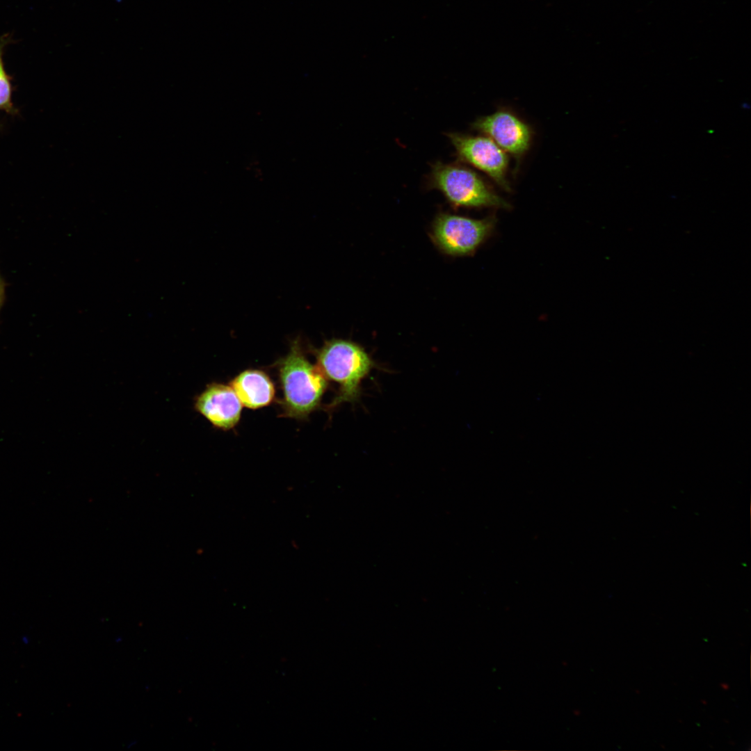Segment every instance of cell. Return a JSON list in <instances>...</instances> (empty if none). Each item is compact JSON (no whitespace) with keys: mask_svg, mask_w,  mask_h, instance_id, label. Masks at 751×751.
Returning <instances> with one entry per match:
<instances>
[{"mask_svg":"<svg viewBox=\"0 0 751 751\" xmlns=\"http://www.w3.org/2000/svg\"><path fill=\"white\" fill-rule=\"evenodd\" d=\"M279 367L285 415L307 417L319 405L328 386L326 378L317 365L307 359L298 339L292 342Z\"/></svg>","mask_w":751,"mask_h":751,"instance_id":"1","label":"cell"},{"mask_svg":"<svg viewBox=\"0 0 751 751\" xmlns=\"http://www.w3.org/2000/svg\"><path fill=\"white\" fill-rule=\"evenodd\" d=\"M315 355L317 366L326 379L339 385L330 407L357 401L361 394L362 380L374 366V362L366 350L352 341L332 339L316 350Z\"/></svg>","mask_w":751,"mask_h":751,"instance_id":"2","label":"cell"},{"mask_svg":"<svg viewBox=\"0 0 751 751\" xmlns=\"http://www.w3.org/2000/svg\"><path fill=\"white\" fill-rule=\"evenodd\" d=\"M428 185L439 190L455 209L510 207L478 174L460 164L435 163Z\"/></svg>","mask_w":751,"mask_h":751,"instance_id":"3","label":"cell"},{"mask_svg":"<svg viewBox=\"0 0 751 751\" xmlns=\"http://www.w3.org/2000/svg\"><path fill=\"white\" fill-rule=\"evenodd\" d=\"M494 217L474 219L440 212L432 223L430 238L437 249L452 257L471 255L490 236Z\"/></svg>","mask_w":751,"mask_h":751,"instance_id":"4","label":"cell"},{"mask_svg":"<svg viewBox=\"0 0 751 751\" xmlns=\"http://www.w3.org/2000/svg\"><path fill=\"white\" fill-rule=\"evenodd\" d=\"M448 137L461 161L485 173L503 190L511 191L507 179L508 156L491 138L459 133H450Z\"/></svg>","mask_w":751,"mask_h":751,"instance_id":"5","label":"cell"},{"mask_svg":"<svg viewBox=\"0 0 751 751\" xmlns=\"http://www.w3.org/2000/svg\"><path fill=\"white\" fill-rule=\"evenodd\" d=\"M474 129L491 138L504 152L519 160L530 148L531 127L513 112L500 109L478 118Z\"/></svg>","mask_w":751,"mask_h":751,"instance_id":"6","label":"cell"},{"mask_svg":"<svg viewBox=\"0 0 751 751\" xmlns=\"http://www.w3.org/2000/svg\"><path fill=\"white\" fill-rule=\"evenodd\" d=\"M195 407L213 426L228 430L239 421L242 404L231 386L212 383L196 398Z\"/></svg>","mask_w":751,"mask_h":751,"instance_id":"7","label":"cell"},{"mask_svg":"<svg viewBox=\"0 0 751 751\" xmlns=\"http://www.w3.org/2000/svg\"><path fill=\"white\" fill-rule=\"evenodd\" d=\"M231 387L241 404L256 409L271 403L275 396L274 385L270 378L259 370H246L231 382Z\"/></svg>","mask_w":751,"mask_h":751,"instance_id":"8","label":"cell"},{"mask_svg":"<svg viewBox=\"0 0 751 751\" xmlns=\"http://www.w3.org/2000/svg\"><path fill=\"white\" fill-rule=\"evenodd\" d=\"M3 45L0 44V110L9 113H15V108L12 102V86L10 78L8 76L2 60Z\"/></svg>","mask_w":751,"mask_h":751,"instance_id":"9","label":"cell"},{"mask_svg":"<svg viewBox=\"0 0 751 751\" xmlns=\"http://www.w3.org/2000/svg\"><path fill=\"white\" fill-rule=\"evenodd\" d=\"M1 298H2V284H1V279H0V307H1Z\"/></svg>","mask_w":751,"mask_h":751,"instance_id":"10","label":"cell"}]
</instances>
